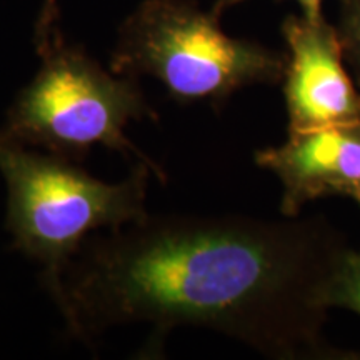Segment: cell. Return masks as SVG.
<instances>
[{
    "mask_svg": "<svg viewBox=\"0 0 360 360\" xmlns=\"http://www.w3.org/2000/svg\"><path fill=\"white\" fill-rule=\"evenodd\" d=\"M150 215L94 233L42 276L72 337L202 327L276 359L317 357L340 247L317 222Z\"/></svg>",
    "mask_w": 360,
    "mask_h": 360,
    "instance_id": "1",
    "label": "cell"
},
{
    "mask_svg": "<svg viewBox=\"0 0 360 360\" xmlns=\"http://www.w3.org/2000/svg\"><path fill=\"white\" fill-rule=\"evenodd\" d=\"M152 174L154 167L137 160L127 179L107 184L75 160L0 134L7 229L13 245L44 265L42 276L60 269L94 233L147 217Z\"/></svg>",
    "mask_w": 360,
    "mask_h": 360,
    "instance_id": "2",
    "label": "cell"
},
{
    "mask_svg": "<svg viewBox=\"0 0 360 360\" xmlns=\"http://www.w3.org/2000/svg\"><path fill=\"white\" fill-rule=\"evenodd\" d=\"M39 56L40 69L13 101L2 134L75 162L96 147L110 148L146 162L165 182L164 170L125 135L134 120L159 119L137 77L107 72L58 30Z\"/></svg>",
    "mask_w": 360,
    "mask_h": 360,
    "instance_id": "3",
    "label": "cell"
},
{
    "mask_svg": "<svg viewBox=\"0 0 360 360\" xmlns=\"http://www.w3.org/2000/svg\"><path fill=\"white\" fill-rule=\"evenodd\" d=\"M192 0H143L119 27L110 70L150 75L180 103H222L237 90L283 80L287 56L227 35Z\"/></svg>",
    "mask_w": 360,
    "mask_h": 360,
    "instance_id": "4",
    "label": "cell"
},
{
    "mask_svg": "<svg viewBox=\"0 0 360 360\" xmlns=\"http://www.w3.org/2000/svg\"><path fill=\"white\" fill-rule=\"evenodd\" d=\"M282 35L289 51L283 74L289 130L360 122V92L344 67L339 30L326 17L289 15Z\"/></svg>",
    "mask_w": 360,
    "mask_h": 360,
    "instance_id": "5",
    "label": "cell"
},
{
    "mask_svg": "<svg viewBox=\"0 0 360 360\" xmlns=\"http://www.w3.org/2000/svg\"><path fill=\"white\" fill-rule=\"evenodd\" d=\"M255 164L282 184L281 212L294 219L322 197L360 200V122L289 130L287 141L255 152Z\"/></svg>",
    "mask_w": 360,
    "mask_h": 360,
    "instance_id": "6",
    "label": "cell"
},
{
    "mask_svg": "<svg viewBox=\"0 0 360 360\" xmlns=\"http://www.w3.org/2000/svg\"><path fill=\"white\" fill-rule=\"evenodd\" d=\"M327 307H340L360 315V252L342 249L326 285Z\"/></svg>",
    "mask_w": 360,
    "mask_h": 360,
    "instance_id": "7",
    "label": "cell"
},
{
    "mask_svg": "<svg viewBox=\"0 0 360 360\" xmlns=\"http://www.w3.org/2000/svg\"><path fill=\"white\" fill-rule=\"evenodd\" d=\"M339 37L344 57L360 80V0H340Z\"/></svg>",
    "mask_w": 360,
    "mask_h": 360,
    "instance_id": "8",
    "label": "cell"
},
{
    "mask_svg": "<svg viewBox=\"0 0 360 360\" xmlns=\"http://www.w3.org/2000/svg\"><path fill=\"white\" fill-rule=\"evenodd\" d=\"M58 20V0H44L42 11H40L37 25H35V47L37 52L51 42L57 32Z\"/></svg>",
    "mask_w": 360,
    "mask_h": 360,
    "instance_id": "9",
    "label": "cell"
},
{
    "mask_svg": "<svg viewBox=\"0 0 360 360\" xmlns=\"http://www.w3.org/2000/svg\"><path fill=\"white\" fill-rule=\"evenodd\" d=\"M247 2V0H214V6H212V12L215 15H222L225 11L229 8L240 6V4ZM294 2L299 4L300 11H302V15L307 17V19H321L323 17L322 12V4L323 0H294Z\"/></svg>",
    "mask_w": 360,
    "mask_h": 360,
    "instance_id": "10",
    "label": "cell"
},
{
    "mask_svg": "<svg viewBox=\"0 0 360 360\" xmlns=\"http://www.w3.org/2000/svg\"><path fill=\"white\" fill-rule=\"evenodd\" d=\"M359 205H360V200H359Z\"/></svg>",
    "mask_w": 360,
    "mask_h": 360,
    "instance_id": "11",
    "label": "cell"
}]
</instances>
